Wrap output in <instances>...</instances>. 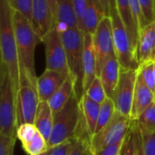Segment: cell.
Masks as SVG:
<instances>
[{"label": "cell", "mask_w": 155, "mask_h": 155, "mask_svg": "<svg viewBox=\"0 0 155 155\" xmlns=\"http://www.w3.org/2000/svg\"><path fill=\"white\" fill-rule=\"evenodd\" d=\"M136 122L141 131L155 132V100Z\"/></svg>", "instance_id": "27"}, {"label": "cell", "mask_w": 155, "mask_h": 155, "mask_svg": "<svg viewBox=\"0 0 155 155\" xmlns=\"http://www.w3.org/2000/svg\"><path fill=\"white\" fill-rule=\"evenodd\" d=\"M133 122L130 117L115 112L110 123L91 138L90 143L94 154L98 153L108 145L124 141L131 129Z\"/></svg>", "instance_id": "8"}, {"label": "cell", "mask_w": 155, "mask_h": 155, "mask_svg": "<svg viewBox=\"0 0 155 155\" xmlns=\"http://www.w3.org/2000/svg\"><path fill=\"white\" fill-rule=\"evenodd\" d=\"M99 1H100V4H101V6H102L104 15H109L112 6L115 3V0H99Z\"/></svg>", "instance_id": "39"}, {"label": "cell", "mask_w": 155, "mask_h": 155, "mask_svg": "<svg viewBox=\"0 0 155 155\" xmlns=\"http://www.w3.org/2000/svg\"><path fill=\"white\" fill-rule=\"evenodd\" d=\"M12 7L32 23V0H13Z\"/></svg>", "instance_id": "32"}, {"label": "cell", "mask_w": 155, "mask_h": 155, "mask_svg": "<svg viewBox=\"0 0 155 155\" xmlns=\"http://www.w3.org/2000/svg\"><path fill=\"white\" fill-rule=\"evenodd\" d=\"M32 24L41 41L55 26V20L47 0H32Z\"/></svg>", "instance_id": "13"}, {"label": "cell", "mask_w": 155, "mask_h": 155, "mask_svg": "<svg viewBox=\"0 0 155 155\" xmlns=\"http://www.w3.org/2000/svg\"><path fill=\"white\" fill-rule=\"evenodd\" d=\"M65 49L70 74L76 82V93L79 98L83 95V53L84 32L79 27H72L60 32Z\"/></svg>", "instance_id": "5"}, {"label": "cell", "mask_w": 155, "mask_h": 155, "mask_svg": "<svg viewBox=\"0 0 155 155\" xmlns=\"http://www.w3.org/2000/svg\"><path fill=\"white\" fill-rule=\"evenodd\" d=\"M137 74L138 70H126L121 68L119 82L112 98L116 112L130 118Z\"/></svg>", "instance_id": "11"}, {"label": "cell", "mask_w": 155, "mask_h": 155, "mask_svg": "<svg viewBox=\"0 0 155 155\" xmlns=\"http://www.w3.org/2000/svg\"><path fill=\"white\" fill-rule=\"evenodd\" d=\"M68 75L54 70L45 69V72L37 77L36 81V89L40 101H48L64 84Z\"/></svg>", "instance_id": "16"}, {"label": "cell", "mask_w": 155, "mask_h": 155, "mask_svg": "<svg viewBox=\"0 0 155 155\" xmlns=\"http://www.w3.org/2000/svg\"><path fill=\"white\" fill-rule=\"evenodd\" d=\"M120 74H121V65L116 56H114L107 61L99 76L107 97L111 99L113 98L114 90L119 82Z\"/></svg>", "instance_id": "21"}, {"label": "cell", "mask_w": 155, "mask_h": 155, "mask_svg": "<svg viewBox=\"0 0 155 155\" xmlns=\"http://www.w3.org/2000/svg\"><path fill=\"white\" fill-rule=\"evenodd\" d=\"M14 151H15V149L11 152V153H10V155H14Z\"/></svg>", "instance_id": "45"}, {"label": "cell", "mask_w": 155, "mask_h": 155, "mask_svg": "<svg viewBox=\"0 0 155 155\" xmlns=\"http://www.w3.org/2000/svg\"><path fill=\"white\" fill-rule=\"evenodd\" d=\"M45 45L46 69L54 70L64 74H70L67 56L62 41L61 34L54 26L43 38Z\"/></svg>", "instance_id": "10"}, {"label": "cell", "mask_w": 155, "mask_h": 155, "mask_svg": "<svg viewBox=\"0 0 155 155\" xmlns=\"http://www.w3.org/2000/svg\"><path fill=\"white\" fill-rule=\"evenodd\" d=\"M83 121L80 98L74 94L64 107L54 115V125L47 142L48 149L74 138Z\"/></svg>", "instance_id": "3"}, {"label": "cell", "mask_w": 155, "mask_h": 155, "mask_svg": "<svg viewBox=\"0 0 155 155\" xmlns=\"http://www.w3.org/2000/svg\"><path fill=\"white\" fill-rule=\"evenodd\" d=\"M139 139L140 129L137 122L134 121L131 129L124 139L120 155H139Z\"/></svg>", "instance_id": "25"}, {"label": "cell", "mask_w": 155, "mask_h": 155, "mask_svg": "<svg viewBox=\"0 0 155 155\" xmlns=\"http://www.w3.org/2000/svg\"><path fill=\"white\" fill-rule=\"evenodd\" d=\"M83 94H84L93 81L97 77L96 74V56L94 47L93 35L84 33V53H83Z\"/></svg>", "instance_id": "14"}, {"label": "cell", "mask_w": 155, "mask_h": 155, "mask_svg": "<svg viewBox=\"0 0 155 155\" xmlns=\"http://www.w3.org/2000/svg\"><path fill=\"white\" fill-rule=\"evenodd\" d=\"M141 8L147 24L155 21L154 0H139Z\"/></svg>", "instance_id": "34"}, {"label": "cell", "mask_w": 155, "mask_h": 155, "mask_svg": "<svg viewBox=\"0 0 155 155\" xmlns=\"http://www.w3.org/2000/svg\"><path fill=\"white\" fill-rule=\"evenodd\" d=\"M104 16L105 15L99 0H86L79 28L84 33L94 35Z\"/></svg>", "instance_id": "19"}, {"label": "cell", "mask_w": 155, "mask_h": 155, "mask_svg": "<svg viewBox=\"0 0 155 155\" xmlns=\"http://www.w3.org/2000/svg\"><path fill=\"white\" fill-rule=\"evenodd\" d=\"M124 141L119 142L117 143H114L111 145H108L106 147H104L102 151H100L98 153L95 155H120L121 154V151L123 148V144H124Z\"/></svg>", "instance_id": "37"}, {"label": "cell", "mask_w": 155, "mask_h": 155, "mask_svg": "<svg viewBox=\"0 0 155 155\" xmlns=\"http://www.w3.org/2000/svg\"><path fill=\"white\" fill-rule=\"evenodd\" d=\"M74 94L76 93V82L74 76L70 74L64 84L58 88V90L51 96V98L47 101L50 108L53 111L54 115L61 111Z\"/></svg>", "instance_id": "20"}, {"label": "cell", "mask_w": 155, "mask_h": 155, "mask_svg": "<svg viewBox=\"0 0 155 155\" xmlns=\"http://www.w3.org/2000/svg\"><path fill=\"white\" fill-rule=\"evenodd\" d=\"M13 20L20 62V73H25L36 84L37 77L35 69V52L38 43L42 41L35 32L33 24L22 14L14 10Z\"/></svg>", "instance_id": "2"}, {"label": "cell", "mask_w": 155, "mask_h": 155, "mask_svg": "<svg viewBox=\"0 0 155 155\" xmlns=\"http://www.w3.org/2000/svg\"><path fill=\"white\" fill-rule=\"evenodd\" d=\"M84 94L87 96H89L92 100H94V102L100 104H102L107 98V95L103 86V84L101 82V79L98 76L95 77V79L93 81V83L91 84V85L89 86V88Z\"/></svg>", "instance_id": "28"}, {"label": "cell", "mask_w": 155, "mask_h": 155, "mask_svg": "<svg viewBox=\"0 0 155 155\" xmlns=\"http://www.w3.org/2000/svg\"><path fill=\"white\" fill-rule=\"evenodd\" d=\"M39 103L36 84L21 72L20 86L16 94V127L23 124H34Z\"/></svg>", "instance_id": "7"}, {"label": "cell", "mask_w": 155, "mask_h": 155, "mask_svg": "<svg viewBox=\"0 0 155 155\" xmlns=\"http://www.w3.org/2000/svg\"><path fill=\"white\" fill-rule=\"evenodd\" d=\"M146 85L155 94V79L153 74V62H148L140 64L138 69Z\"/></svg>", "instance_id": "30"}, {"label": "cell", "mask_w": 155, "mask_h": 155, "mask_svg": "<svg viewBox=\"0 0 155 155\" xmlns=\"http://www.w3.org/2000/svg\"><path fill=\"white\" fill-rule=\"evenodd\" d=\"M154 4H155V0H154Z\"/></svg>", "instance_id": "46"}, {"label": "cell", "mask_w": 155, "mask_h": 155, "mask_svg": "<svg viewBox=\"0 0 155 155\" xmlns=\"http://www.w3.org/2000/svg\"><path fill=\"white\" fill-rule=\"evenodd\" d=\"M115 5L118 10L119 15L122 18V21L127 30L131 42L133 45L134 46V48L137 50L139 30L135 23L133 12H132L130 1L129 0H115Z\"/></svg>", "instance_id": "23"}, {"label": "cell", "mask_w": 155, "mask_h": 155, "mask_svg": "<svg viewBox=\"0 0 155 155\" xmlns=\"http://www.w3.org/2000/svg\"><path fill=\"white\" fill-rule=\"evenodd\" d=\"M34 124L46 142H48L54 125V114L47 101H40Z\"/></svg>", "instance_id": "24"}, {"label": "cell", "mask_w": 155, "mask_h": 155, "mask_svg": "<svg viewBox=\"0 0 155 155\" xmlns=\"http://www.w3.org/2000/svg\"><path fill=\"white\" fill-rule=\"evenodd\" d=\"M129 1H130L132 12H133L134 17L135 23H136L138 30H139L140 28H142L143 26L147 25V23H146L145 18L143 16V14L139 0H129Z\"/></svg>", "instance_id": "35"}, {"label": "cell", "mask_w": 155, "mask_h": 155, "mask_svg": "<svg viewBox=\"0 0 155 155\" xmlns=\"http://www.w3.org/2000/svg\"><path fill=\"white\" fill-rule=\"evenodd\" d=\"M109 15L113 24L115 56L121 65V68L126 70H138L140 67V62L138 59L137 50L131 42L127 30L119 15L115 3L112 6Z\"/></svg>", "instance_id": "4"}, {"label": "cell", "mask_w": 155, "mask_h": 155, "mask_svg": "<svg viewBox=\"0 0 155 155\" xmlns=\"http://www.w3.org/2000/svg\"><path fill=\"white\" fill-rule=\"evenodd\" d=\"M49 154H50V150L48 149V150H47L46 152H45L44 153H42L41 155H49Z\"/></svg>", "instance_id": "42"}, {"label": "cell", "mask_w": 155, "mask_h": 155, "mask_svg": "<svg viewBox=\"0 0 155 155\" xmlns=\"http://www.w3.org/2000/svg\"><path fill=\"white\" fill-rule=\"evenodd\" d=\"M55 27L59 32L78 27V19L73 0H56Z\"/></svg>", "instance_id": "18"}, {"label": "cell", "mask_w": 155, "mask_h": 155, "mask_svg": "<svg viewBox=\"0 0 155 155\" xmlns=\"http://www.w3.org/2000/svg\"><path fill=\"white\" fill-rule=\"evenodd\" d=\"M47 1L50 5L53 15L54 17V20H55V18H56V0H47Z\"/></svg>", "instance_id": "40"}, {"label": "cell", "mask_w": 155, "mask_h": 155, "mask_svg": "<svg viewBox=\"0 0 155 155\" xmlns=\"http://www.w3.org/2000/svg\"><path fill=\"white\" fill-rule=\"evenodd\" d=\"M15 137H9L0 134V155H10L15 149Z\"/></svg>", "instance_id": "36"}, {"label": "cell", "mask_w": 155, "mask_h": 155, "mask_svg": "<svg viewBox=\"0 0 155 155\" xmlns=\"http://www.w3.org/2000/svg\"><path fill=\"white\" fill-rule=\"evenodd\" d=\"M137 53L140 64L155 60V21L139 29Z\"/></svg>", "instance_id": "15"}, {"label": "cell", "mask_w": 155, "mask_h": 155, "mask_svg": "<svg viewBox=\"0 0 155 155\" xmlns=\"http://www.w3.org/2000/svg\"><path fill=\"white\" fill-rule=\"evenodd\" d=\"M140 132L144 155H155V132Z\"/></svg>", "instance_id": "31"}, {"label": "cell", "mask_w": 155, "mask_h": 155, "mask_svg": "<svg viewBox=\"0 0 155 155\" xmlns=\"http://www.w3.org/2000/svg\"><path fill=\"white\" fill-rule=\"evenodd\" d=\"M139 155H144L143 148V143H142V136L140 132V139H139Z\"/></svg>", "instance_id": "41"}, {"label": "cell", "mask_w": 155, "mask_h": 155, "mask_svg": "<svg viewBox=\"0 0 155 155\" xmlns=\"http://www.w3.org/2000/svg\"><path fill=\"white\" fill-rule=\"evenodd\" d=\"M73 2H74V5L76 16H77V19H78V27H79L80 24H81L82 17H83V14H84L86 0H73Z\"/></svg>", "instance_id": "38"}, {"label": "cell", "mask_w": 155, "mask_h": 155, "mask_svg": "<svg viewBox=\"0 0 155 155\" xmlns=\"http://www.w3.org/2000/svg\"><path fill=\"white\" fill-rule=\"evenodd\" d=\"M80 105L87 134L92 138L95 134L101 104L92 100L85 94H83L80 98Z\"/></svg>", "instance_id": "22"}, {"label": "cell", "mask_w": 155, "mask_h": 155, "mask_svg": "<svg viewBox=\"0 0 155 155\" xmlns=\"http://www.w3.org/2000/svg\"><path fill=\"white\" fill-rule=\"evenodd\" d=\"M153 74H154V79H155V60L153 61Z\"/></svg>", "instance_id": "43"}, {"label": "cell", "mask_w": 155, "mask_h": 155, "mask_svg": "<svg viewBox=\"0 0 155 155\" xmlns=\"http://www.w3.org/2000/svg\"><path fill=\"white\" fill-rule=\"evenodd\" d=\"M16 138L28 155H41L48 150L46 140L34 124H23L16 129Z\"/></svg>", "instance_id": "12"}, {"label": "cell", "mask_w": 155, "mask_h": 155, "mask_svg": "<svg viewBox=\"0 0 155 155\" xmlns=\"http://www.w3.org/2000/svg\"><path fill=\"white\" fill-rule=\"evenodd\" d=\"M76 143L69 155H94L88 135H76Z\"/></svg>", "instance_id": "29"}, {"label": "cell", "mask_w": 155, "mask_h": 155, "mask_svg": "<svg viewBox=\"0 0 155 155\" xmlns=\"http://www.w3.org/2000/svg\"><path fill=\"white\" fill-rule=\"evenodd\" d=\"M75 143H76V137L74 136V138L49 149L50 150L49 155H69L73 148L74 147Z\"/></svg>", "instance_id": "33"}, {"label": "cell", "mask_w": 155, "mask_h": 155, "mask_svg": "<svg viewBox=\"0 0 155 155\" xmlns=\"http://www.w3.org/2000/svg\"><path fill=\"white\" fill-rule=\"evenodd\" d=\"M115 112H116V110H115V106H114L113 99L107 97L105 99V101L101 104V107H100L95 134L102 131L110 123V121L112 120Z\"/></svg>", "instance_id": "26"}, {"label": "cell", "mask_w": 155, "mask_h": 155, "mask_svg": "<svg viewBox=\"0 0 155 155\" xmlns=\"http://www.w3.org/2000/svg\"><path fill=\"white\" fill-rule=\"evenodd\" d=\"M93 41L96 56V74L99 77L107 61L115 56L113 24L110 15L103 17L93 35Z\"/></svg>", "instance_id": "9"}, {"label": "cell", "mask_w": 155, "mask_h": 155, "mask_svg": "<svg viewBox=\"0 0 155 155\" xmlns=\"http://www.w3.org/2000/svg\"><path fill=\"white\" fill-rule=\"evenodd\" d=\"M14 9L8 0H0V51L1 64L9 74L15 95L20 86V62L14 28Z\"/></svg>", "instance_id": "1"}, {"label": "cell", "mask_w": 155, "mask_h": 155, "mask_svg": "<svg viewBox=\"0 0 155 155\" xmlns=\"http://www.w3.org/2000/svg\"><path fill=\"white\" fill-rule=\"evenodd\" d=\"M8 2L10 3V5H11V6H12V4H13V0H8Z\"/></svg>", "instance_id": "44"}, {"label": "cell", "mask_w": 155, "mask_h": 155, "mask_svg": "<svg viewBox=\"0 0 155 155\" xmlns=\"http://www.w3.org/2000/svg\"><path fill=\"white\" fill-rule=\"evenodd\" d=\"M16 99L6 68H0V134L15 137Z\"/></svg>", "instance_id": "6"}, {"label": "cell", "mask_w": 155, "mask_h": 155, "mask_svg": "<svg viewBox=\"0 0 155 155\" xmlns=\"http://www.w3.org/2000/svg\"><path fill=\"white\" fill-rule=\"evenodd\" d=\"M154 100L155 94L146 85L138 71L134 94L131 119L133 121H137L141 114L151 105V104Z\"/></svg>", "instance_id": "17"}]
</instances>
